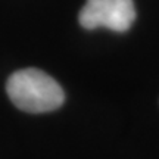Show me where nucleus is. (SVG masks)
Wrapping results in <instances>:
<instances>
[{
  "mask_svg": "<svg viewBox=\"0 0 159 159\" xmlns=\"http://www.w3.org/2000/svg\"><path fill=\"white\" fill-rule=\"evenodd\" d=\"M78 19L85 30L105 27L125 33L136 21V6L133 0H87Z\"/></svg>",
  "mask_w": 159,
  "mask_h": 159,
  "instance_id": "obj_2",
  "label": "nucleus"
},
{
  "mask_svg": "<svg viewBox=\"0 0 159 159\" xmlns=\"http://www.w3.org/2000/svg\"><path fill=\"white\" fill-rule=\"evenodd\" d=\"M6 91L16 108L30 114L55 111L61 108L65 100L61 84L37 68L13 72L6 83Z\"/></svg>",
  "mask_w": 159,
  "mask_h": 159,
  "instance_id": "obj_1",
  "label": "nucleus"
}]
</instances>
